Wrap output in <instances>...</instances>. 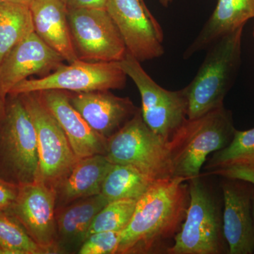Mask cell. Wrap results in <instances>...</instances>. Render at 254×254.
Returning a JSON list of instances; mask_svg holds the SVG:
<instances>
[{
	"mask_svg": "<svg viewBox=\"0 0 254 254\" xmlns=\"http://www.w3.org/2000/svg\"><path fill=\"white\" fill-rule=\"evenodd\" d=\"M18 191V185L0 176V212H9L16 200Z\"/></svg>",
	"mask_w": 254,
	"mask_h": 254,
	"instance_id": "83f0119b",
	"label": "cell"
},
{
	"mask_svg": "<svg viewBox=\"0 0 254 254\" xmlns=\"http://www.w3.org/2000/svg\"><path fill=\"white\" fill-rule=\"evenodd\" d=\"M222 185L224 210L222 231L229 254L254 253L252 185L229 180Z\"/></svg>",
	"mask_w": 254,
	"mask_h": 254,
	"instance_id": "5bb4252c",
	"label": "cell"
},
{
	"mask_svg": "<svg viewBox=\"0 0 254 254\" xmlns=\"http://www.w3.org/2000/svg\"><path fill=\"white\" fill-rule=\"evenodd\" d=\"M120 65L136 85L141 98V115L145 124L165 141L173 136L187 118L185 90L169 91L158 85L127 53Z\"/></svg>",
	"mask_w": 254,
	"mask_h": 254,
	"instance_id": "ba28073f",
	"label": "cell"
},
{
	"mask_svg": "<svg viewBox=\"0 0 254 254\" xmlns=\"http://www.w3.org/2000/svg\"><path fill=\"white\" fill-rule=\"evenodd\" d=\"M39 92L45 104L63 128L78 160L106 154L108 138L95 131L73 108L68 92L60 90Z\"/></svg>",
	"mask_w": 254,
	"mask_h": 254,
	"instance_id": "2e32d148",
	"label": "cell"
},
{
	"mask_svg": "<svg viewBox=\"0 0 254 254\" xmlns=\"http://www.w3.org/2000/svg\"><path fill=\"white\" fill-rule=\"evenodd\" d=\"M31 117L38 141L39 179L55 189L78 161L64 131L40 92L18 95Z\"/></svg>",
	"mask_w": 254,
	"mask_h": 254,
	"instance_id": "52a82bcc",
	"label": "cell"
},
{
	"mask_svg": "<svg viewBox=\"0 0 254 254\" xmlns=\"http://www.w3.org/2000/svg\"><path fill=\"white\" fill-rule=\"evenodd\" d=\"M252 214H253L254 226V185H252Z\"/></svg>",
	"mask_w": 254,
	"mask_h": 254,
	"instance_id": "1f68e13d",
	"label": "cell"
},
{
	"mask_svg": "<svg viewBox=\"0 0 254 254\" xmlns=\"http://www.w3.org/2000/svg\"><path fill=\"white\" fill-rule=\"evenodd\" d=\"M141 1H142V2L145 3L144 0H141Z\"/></svg>",
	"mask_w": 254,
	"mask_h": 254,
	"instance_id": "e575fe53",
	"label": "cell"
},
{
	"mask_svg": "<svg viewBox=\"0 0 254 254\" xmlns=\"http://www.w3.org/2000/svg\"><path fill=\"white\" fill-rule=\"evenodd\" d=\"M0 254H1V252H0Z\"/></svg>",
	"mask_w": 254,
	"mask_h": 254,
	"instance_id": "d590c367",
	"label": "cell"
},
{
	"mask_svg": "<svg viewBox=\"0 0 254 254\" xmlns=\"http://www.w3.org/2000/svg\"><path fill=\"white\" fill-rule=\"evenodd\" d=\"M57 191L41 179L18 185L17 196L8 212L35 242L49 254L58 250Z\"/></svg>",
	"mask_w": 254,
	"mask_h": 254,
	"instance_id": "7c38bea8",
	"label": "cell"
},
{
	"mask_svg": "<svg viewBox=\"0 0 254 254\" xmlns=\"http://www.w3.org/2000/svg\"><path fill=\"white\" fill-rule=\"evenodd\" d=\"M71 40L78 60L91 63H120L127 47L105 9L68 7Z\"/></svg>",
	"mask_w": 254,
	"mask_h": 254,
	"instance_id": "30bf717a",
	"label": "cell"
},
{
	"mask_svg": "<svg viewBox=\"0 0 254 254\" xmlns=\"http://www.w3.org/2000/svg\"><path fill=\"white\" fill-rule=\"evenodd\" d=\"M68 97L90 127L106 138L117 133L140 109L128 97L118 96L111 91L68 92Z\"/></svg>",
	"mask_w": 254,
	"mask_h": 254,
	"instance_id": "9a60e30c",
	"label": "cell"
},
{
	"mask_svg": "<svg viewBox=\"0 0 254 254\" xmlns=\"http://www.w3.org/2000/svg\"><path fill=\"white\" fill-rule=\"evenodd\" d=\"M69 8L105 9L107 0H64Z\"/></svg>",
	"mask_w": 254,
	"mask_h": 254,
	"instance_id": "f1b7e54d",
	"label": "cell"
},
{
	"mask_svg": "<svg viewBox=\"0 0 254 254\" xmlns=\"http://www.w3.org/2000/svg\"><path fill=\"white\" fill-rule=\"evenodd\" d=\"M108 202L100 193L60 208L56 213L58 252L62 249L80 248L97 214Z\"/></svg>",
	"mask_w": 254,
	"mask_h": 254,
	"instance_id": "d6986e66",
	"label": "cell"
},
{
	"mask_svg": "<svg viewBox=\"0 0 254 254\" xmlns=\"http://www.w3.org/2000/svg\"><path fill=\"white\" fill-rule=\"evenodd\" d=\"M254 18V0H218L213 14L184 53L185 60L207 50L222 37Z\"/></svg>",
	"mask_w": 254,
	"mask_h": 254,
	"instance_id": "ac0fdd59",
	"label": "cell"
},
{
	"mask_svg": "<svg viewBox=\"0 0 254 254\" xmlns=\"http://www.w3.org/2000/svg\"><path fill=\"white\" fill-rule=\"evenodd\" d=\"M137 200L120 199L108 202L97 214L88 229L86 238L96 232L123 231L133 216Z\"/></svg>",
	"mask_w": 254,
	"mask_h": 254,
	"instance_id": "d4e9b609",
	"label": "cell"
},
{
	"mask_svg": "<svg viewBox=\"0 0 254 254\" xmlns=\"http://www.w3.org/2000/svg\"><path fill=\"white\" fill-rule=\"evenodd\" d=\"M33 0H0V2L16 3V4H24L29 6Z\"/></svg>",
	"mask_w": 254,
	"mask_h": 254,
	"instance_id": "f546056e",
	"label": "cell"
},
{
	"mask_svg": "<svg viewBox=\"0 0 254 254\" xmlns=\"http://www.w3.org/2000/svg\"><path fill=\"white\" fill-rule=\"evenodd\" d=\"M156 181L129 165L113 164L103 182L101 194L109 202L138 200Z\"/></svg>",
	"mask_w": 254,
	"mask_h": 254,
	"instance_id": "44dd1931",
	"label": "cell"
},
{
	"mask_svg": "<svg viewBox=\"0 0 254 254\" xmlns=\"http://www.w3.org/2000/svg\"><path fill=\"white\" fill-rule=\"evenodd\" d=\"M190 203L186 217L169 254H220L225 252L222 220L209 190L200 177L189 180Z\"/></svg>",
	"mask_w": 254,
	"mask_h": 254,
	"instance_id": "8992f818",
	"label": "cell"
},
{
	"mask_svg": "<svg viewBox=\"0 0 254 254\" xmlns=\"http://www.w3.org/2000/svg\"><path fill=\"white\" fill-rule=\"evenodd\" d=\"M37 36L67 63L78 60L73 48L64 0H33L29 5Z\"/></svg>",
	"mask_w": 254,
	"mask_h": 254,
	"instance_id": "e0dca14e",
	"label": "cell"
},
{
	"mask_svg": "<svg viewBox=\"0 0 254 254\" xmlns=\"http://www.w3.org/2000/svg\"><path fill=\"white\" fill-rule=\"evenodd\" d=\"M0 252L1 254H49L35 242L14 217L0 212Z\"/></svg>",
	"mask_w": 254,
	"mask_h": 254,
	"instance_id": "cb8c5ba5",
	"label": "cell"
},
{
	"mask_svg": "<svg viewBox=\"0 0 254 254\" xmlns=\"http://www.w3.org/2000/svg\"><path fill=\"white\" fill-rule=\"evenodd\" d=\"M181 177L157 180L137 200L133 216L120 233L118 254L166 252L190 203V185Z\"/></svg>",
	"mask_w": 254,
	"mask_h": 254,
	"instance_id": "6da1fadb",
	"label": "cell"
},
{
	"mask_svg": "<svg viewBox=\"0 0 254 254\" xmlns=\"http://www.w3.org/2000/svg\"><path fill=\"white\" fill-rule=\"evenodd\" d=\"M233 117L225 106L184 122L168 142L174 177H200L209 155L230 144L236 131Z\"/></svg>",
	"mask_w": 254,
	"mask_h": 254,
	"instance_id": "7a4b0ae2",
	"label": "cell"
},
{
	"mask_svg": "<svg viewBox=\"0 0 254 254\" xmlns=\"http://www.w3.org/2000/svg\"><path fill=\"white\" fill-rule=\"evenodd\" d=\"M127 80V75L120 63H91L77 60L67 64H63L46 76L21 81L9 95L47 90L81 93L123 89Z\"/></svg>",
	"mask_w": 254,
	"mask_h": 254,
	"instance_id": "9c48e42d",
	"label": "cell"
},
{
	"mask_svg": "<svg viewBox=\"0 0 254 254\" xmlns=\"http://www.w3.org/2000/svg\"><path fill=\"white\" fill-rule=\"evenodd\" d=\"M208 172L230 167H254V128L236 130L230 144L207 160Z\"/></svg>",
	"mask_w": 254,
	"mask_h": 254,
	"instance_id": "603a6c76",
	"label": "cell"
},
{
	"mask_svg": "<svg viewBox=\"0 0 254 254\" xmlns=\"http://www.w3.org/2000/svg\"><path fill=\"white\" fill-rule=\"evenodd\" d=\"M36 33L18 43L0 60V97L6 100L16 85L32 75L45 76L64 63Z\"/></svg>",
	"mask_w": 254,
	"mask_h": 254,
	"instance_id": "4fadbf2b",
	"label": "cell"
},
{
	"mask_svg": "<svg viewBox=\"0 0 254 254\" xmlns=\"http://www.w3.org/2000/svg\"><path fill=\"white\" fill-rule=\"evenodd\" d=\"M5 105H6V100L3 99L0 97V121L4 114Z\"/></svg>",
	"mask_w": 254,
	"mask_h": 254,
	"instance_id": "4dcf8cb0",
	"label": "cell"
},
{
	"mask_svg": "<svg viewBox=\"0 0 254 254\" xmlns=\"http://www.w3.org/2000/svg\"><path fill=\"white\" fill-rule=\"evenodd\" d=\"M113 165L105 155L102 154L78 160L70 173L56 188L60 201L68 203L100 194L105 177Z\"/></svg>",
	"mask_w": 254,
	"mask_h": 254,
	"instance_id": "ffe728a7",
	"label": "cell"
},
{
	"mask_svg": "<svg viewBox=\"0 0 254 254\" xmlns=\"http://www.w3.org/2000/svg\"><path fill=\"white\" fill-rule=\"evenodd\" d=\"M119 232H100L89 235L78 250L79 254H118L120 245Z\"/></svg>",
	"mask_w": 254,
	"mask_h": 254,
	"instance_id": "484cf974",
	"label": "cell"
},
{
	"mask_svg": "<svg viewBox=\"0 0 254 254\" xmlns=\"http://www.w3.org/2000/svg\"><path fill=\"white\" fill-rule=\"evenodd\" d=\"M0 176L16 185L39 179L34 125L18 95H8L0 121Z\"/></svg>",
	"mask_w": 254,
	"mask_h": 254,
	"instance_id": "277c9868",
	"label": "cell"
},
{
	"mask_svg": "<svg viewBox=\"0 0 254 254\" xmlns=\"http://www.w3.org/2000/svg\"><path fill=\"white\" fill-rule=\"evenodd\" d=\"M105 156L111 163L129 165L154 180L175 177L168 142L145 124L141 109L108 138Z\"/></svg>",
	"mask_w": 254,
	"mask_h": 254,
	"instance_id": "5b68a950",
	"label": "cell"
},
{
	"mask_svg": "<svg viewBox=\"0 0 254 254\" xmlns=\"http://www.w3.org/2000/svg\"><path fill=\"white\" fill-rule=\"evenodd\" d=\"M253 38H254V28H253Z\"/></svg>",
	"mask_w": 254,
	"mask_h": 254,
	"instance_id": "836d02e7",
	"label": "cell"
},
{
	"mask_svg": "<svg viewBox=\"0 0 254 254\" xmlns=\"http://www.w3.org/2000/svg\"><path fill=\"white\" fill-rule=\"evenodd\" d=\"M109 13L123 37L127 53L140 63L165 54L163 28L141 0H107Z\"/></svg>",
	"mask_w": 254,
	"mask_h": 254,
	"instance_id": "8fae6325",
	"label": "cell"
},
{
	"mask_svg": "<svg viewBox=\"0 0 254 254\" xmlns=\"http://www.w3.org/2000/svg\"><path fill=\"white\" fill-rule=\"evenodd\" d=\"M159 1H160V4L163 5L164 7H168L173 0H159Z\"/></svg>",
	"mask_w": 254,
	"mask_h": 254,
	"instance_id": "d6a6232c",
	"label": "cell"
},
{
	"mask_svg": "<svg viewBox=\"0 0 254 254\" xmlns=\"http://www.w3.org/2000/svg\"><path fill=\"white\" fill-rule=\"evenodd\" d=\"M243 31L244 27L238 28L207 49L195 77L184 88L187 118H199L224 106V100L240 68Z\"/></svg>",
	"mask_w": 254,
	"mask_h": 254,
	"instance_id": "3957f363",
	"label": "cell"
},
{
	"mask_svg": "<svg viewBox=\"0 0 254 254\" xmlns=\"http://www.w3.org/2000/svg\"><path fill=\"white\" fill-rule=\"evenodd\" d=\"M33 33L34 26L29 6L0 2V60Z\"/></svg>",
	"mask_w": 254,
	"mask_h": 254,
	"instance_id": "7402d4cb",
	"label": "cell"
},
{
	"mask_svg": "<svg viewBox=\"0 0 254 254\" xmlns=\"http://www.w3.org/2000/svg\"><path fill=\"white\" fill-rule=\"evenodd\" d=\"M207 174L229 180H240L254 186V167H230L213 170Z\"/></svg>",
	"mask_w": 254,
	"mask_h": 254,
	"instance_id": "4316f807",
	"label": "cell"
}]
</instances>
